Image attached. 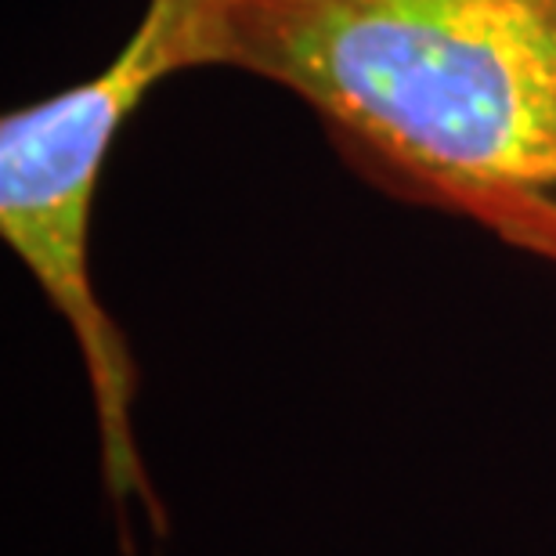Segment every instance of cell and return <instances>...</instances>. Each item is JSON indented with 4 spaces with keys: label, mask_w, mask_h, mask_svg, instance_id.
<instances>
[{
    "label": "cell",
    "mask_w": 556,
    "mask_h": 556,
    "mask_svg": "<svg viewBox=\"0 0 556 556\" xmlns=\"http://www.w3.org/2000/svg\"><path fill=\"white\" fill-rule=\"evenodd\" d=\"M225 70L362 163L556 261V0H225Z\"/></svg>",
    "instance_id": "obj_1"
},
{
    "label": "cell",
    "mask_w": 556,
    "mask_h": 556,
    "mask_svg": "<svg viewBox=\"0 0 556 556\" xmlns=\"http://www.w3.org/2000/svg\"><path fill=\"white\" fill-rule=\"evenodd\" d=\"M210 65H225V0H144L135 33L102 73L0 119V236L80 351L105 495L127 553L138 546L130 520L163 539L166 509L138 448L135 354L91 278L94 195L119 130L149 91Z\"/></svg>",
    "instance_id": "obj_2"
}]
</instances>
